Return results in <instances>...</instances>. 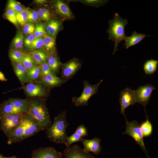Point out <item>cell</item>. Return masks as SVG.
I'll return each instance as SVG.
<instances>
[{
    "instance_id": "24",
    "label": "cell",
    "mask_w": 158,
    "mask_h": 158,
    "mask_svg": "<svg viewBox=\"0 0 158 158\" xmlns=\"http://www.w3.org/2000/svg\"><path fill=\"white\" fill-rule=\"evenodd\" d=\"M26 54L20 49L12 48L9 50L8 55L13 62L21 63L23 57Z\"/></svg>"
},
{
    "instance_id": "29",
    "label": "cell",
    "mask_w": 158,
    "mask_h": 158,
    "mask_svg": "<svg viewBox=\"0 0 158 158\" xmlns=\"http://www.w3.org/2000/svg\"><path fill=\"white\" fill-rule=\"evenodd\" d=\"M27 70L33 67L35 63L30 54H26L23 57L21 63Z\"/></svg>"
},
{
    "instance_id": "19",
    "label": "cell",
    "mask_w": 158,
    "mask_h": 158,
    "mask_svg": "<svg viewBox=\"0 0 158 158\" xmlns=\"http://www.w3.org/2000/svg\"><path fill=\"white\" fill-rule=\"evenodd\" d=\"M14 72L22 85L27 82V70L20 63L13 62Z\"/></svg>"
},
{
    "instance_id": "45",
    "label": "cell",
    "mask_w": 158,
    "mask_h": 158,
    "mask_svg": "<svg viewBox=\"0 0 158 158\" xmlns=\"http://www.w3.org/2000/svg\"><path fill=\"white\" fill-rule=\"evenodd\" d=\"M0 158H6V157L4 156L1 154H0Z\"/></svg>"
},
{
    "instance_id": "39",
    "label": "cell",
    "mask_w": 158,
    "mask_h": 158,
    "mask_svg": "<svg viewBox=\"0 0 158 158\" xmlns=\"http://www.w3.org/2000/svg\"><path fill=\"white\" fill-rule=\"evenodd\" d=\"M35 28L34 25L31 23H27L24 26L23 33L26 35H30L34 33Z\"/></svg>"
},
{
    "instance_id": "18",
    "label": "cell",
    "mask_w": 158,
    "mask_h": 158,
    "mask_svg": "<svg viewBox=\"0 0 158 158\" xmlns=\"http://www.w3.org/2000/svg\"><path fill=\"white\" fill-rule=\"evenodd\" d=\"M150 36H147L145 34L138 33L134 31L131 36L128 37L125 40V42L124 44L126 49L129 47L134 45L140 42L146 37H149Z\"/></svg>"
},
{
    "instance_id": "17",
    "label": "cell",
    "mask_w": 158,
    "mask_h": 158,
    "mask_svg": "<svg viewBox=\"0 0 158 158\" xmlns=\"http://www.w3.org/2000/svg\"><path fill=\"white\" fill-rule=\"evenodd\" d=\"M61 22L53 19L49 21L47 24L45 30L47 34L55 37L61 27Z\"/></svg>"
},
{
    "instance_id": "15",
    "label": "cell",
    "mask_w": 158,
    "mask_h": 158,
    "mask_svg": "<svg viewBox=\"0 0 158 158\" xmlns=\"http://www.w3.org/2000/svg\"><path fill=\"white\" fill-rule=\"evenodd\" d=\"M64 80L53 74L41 77L38 83L48 87H53L62 84Z\"/></svg>"
},
{
    "instance_id": "28",
    "label": "cell",
    "mask_w": 158,
    "mask_h": 158,
    "mask_svg": "<svg viewBox=\"0 0 158 158\" xmlns=\"http://www.w3.org/2000/svg\"><path fill=\"white\" fill-rule=\"evenodd\" d=\"M4 15L5 18L11 23L18 27L19 23L17 18L16 12L11 9L6 8Z\"/></svg>"
},
{
    "instance_id": "27",
    "label": "cell",
    "mask_w": 158,
    "mask_h": 158,
    "mask_svg": "<svg viewBox=\"0 0 158 158\" xmlns=\"http://www.w3.org/2000/svg\"><path fill=\"white\" fill-rule=\"evenodd\" d=\"M140 127L143 137L149 136L152 134V126L147 116L146 120L141 123Z\"/></svg>"
},
{
    "instance_id": "2",
    "label": "cell",
    "mask_w": 158,
    "mask_h": 158,
    "mask_svg": "<svg viewBox=\"0 0 158 158\" xmlns=\"http://www.w3.org/2000/svg\"><path fill=\"white\" fill-rule=\"evenodd\" d=\"M66 115V110L59 113L54 118L53 123L45 130L46 136L51 142L65 145L68 136L66 129L69 125Z\"/></svg>"
},
{
    "instance_id": "6",
    "label": "cell",
    "mask_w": 158,
    "mask_h": 158,
    "mask_svg": "<svg viewBox=\"0 0 158 158\" xmlns=\"http://www.w3.org/2000/svg\"><path fill=\"white\" fill-rule=\"evenodd\" d=\"M126 119V129L123 134H127L131 137L141 148L145 155L149 158L143 141V136L139 123L135 120L129 122Z\"/></svg>"
},
{
    "instance_id": "4",
    "label": "cell",
    "mask_w": 158,
    "mask_h": 158,
    "mask_svg": "<svg viewBox=\"0 0 158 158\" xmlns=\"http://www.w3.org/2000/svg\"><path fill=\"white\" fill-rule=\"evenodd\" d=\"M109 27L107 32L108 39L114 41V46L113 54L118 50L117 47L121 41L125 40L127 37L125 33V28L128 23L127 20L122 18L117 13H116L112 20L109 21Z\"/></svg>"
},
{
    "instance_id": "34",
    "label": "cell",
    "mask_w": 158,
    "mask_h": 158,
    "mask_svg": "<svg viewBox=\"0 0 158 158\" xmlns=\"http://www.w3.org/2000/svg\"><path fill=\"white\" fill-rule=\"evenodd\" d=\"M39 17L45 21L49 20L50 17L49 11L46 8H43L39 9L37 11Z\"/></svg>"
},
{
    "instance_id": "32",
    "label": "cell",
    "mask_w": 158,
    "mask_h": 158,
    "mask_svg": "<svg viewBox=\"0 0 158 158\" xmlns=\"http://www.w3.org/2000/svg\"><path fill=\"white\" fill-rule=\"evenodd\" d=\"M83 137L80 136L75 132L69 136H67L66 138V142L65 144L66 147H71L73 143L81 141Z\"/></svg>"
},
{
    "instance_id": "40",
    "label": "cell",
    "mask_w": 158,
    "mask_h": 158,
    "mask_svg": "<svg viewBox=\"0 0 158 158\" xmlns=\"http://www.w3.org/2000/svg\"><path fill=\"white\" fill-rule=\"evenodd\" d=\"M75 133L82 137L87 135L88 133L87 128L83 124H81L76 128Z\"/></svg>"
},
{
    "instance_id": "26",
    "label": "cell",
    "mask_w": 158,
    "mask_h": 158,
    "mask_svg": "<svg viewBox=\"0 0 158 158\" xmlns=\"http://www.w3.org/2000/svg\"><path fill=\"white\" fill-rule=\"evenodd\" d=\"M24 36L22 32L18 31L13 38L11 43L13 48L20 49L23 46Z\"/></svg>"
},
{
    "instance_id": "33",
    "label": "cell",
    "mask_w": 158,
    "mask_h": 158,
    "mask_svg": "<svg viewBox=\"0 0 158 158\" xmlns=\"http://www.w3.org/2000/svg\"><path fill=\"white\" fill-rule=\"evenodd\" d=\"M47 34L45 30V26L41 23L37 24L35 26L34 35L35 38L43 37Z\"/></svg>"
},
{
    "instance_id": "7",
    "label": "cell",
    "mask_w": 158,
    "mask_h": 158,
    "mask_svg": "<svg viewBox=\"0 0 158 158\" xmlns=\"http://www.w3.org/2000/svg\"><path fill=\"white\" fill-rule=\"evenodd\" d=\"M102 81L103 80H101L97 84L91 85L88 81H84V89L82 94L79 97L73 99L72 102L74 105L76 107L87 106L89 99L92 96L96 94Z\"/></svg>"
},
{
    "instance_id": "23",
    "label": "cell",
    "mask_w": 158,
    "mask_h": 158,
    "mask_svg": "<svg viewBox=\"0 0 158 158\" xmlns=\"http://www.w3.org/2000/svg\"><path fill=\"white\" fill-rule=\"evenodd\" d=\"M40 75V65H35L27 71V82H33L37 80Z\"/></svg>"
},
{
    "instance_id": "16",
    "label": "cell",
    "mask_w": 158,
    "mask_h": 158,
    "mask_svg": "<svg viewBox=\"0 0 158 158\" xmlns=\"http://www.w3.org/2000/svg\"><path fill=\"white\" fill-rule=\"evenodd\" d=\"M54 6L58 13L62 17L67 19L72 18V14L68 6L63 1H56Z\"/></svg>"
},
{
    "instance_id": "25",
    "label": "cell",
    "mask_w": 158,
    "mask_h": 158,
    "mask_svg": "<svg viewBox=\"0 0 158 158\" xmlns=\"http://www.w3.org/2000/svg\"><path fill=\"white\" fill-rule=\"evenodd\" d=\"M158 61L152 59L147 60L143 65V69L146 74H152L156 71Z\"/></svg>"
},
{
    "instance_id": "22",
    "label": "cell",
    "mask_w": 158,
    "mask_h": 158,
    "mask_svg": "<svg viewBox=\"0 0 158 158\" xmlns=\"http://www.w3.org/2000/svg\"><path fill=\"white\" fill-rule=\"evenodd\" d=\"M46 62L54 75L58 72L62 64L57 56L54 54L48 55Z\"/></svg>"
},
{
    "instance_id": "42",
    "label": "cell",
    "mask_w": 158,
    "mask_h": 158,
    "mask_svg": "<svg viewBox=\"0 0 158 158\" xmlns=\"http://www.w3.org/2000/svg\"><path fill=\"white\" fill-rule=\"evenodd\" d=\"M7 80L4 74L0 71V80L1 81H6Z\"/></svg>"
},
{
    "instance_id": "11",
    "label": "cell",
    "mask_w": 158,
    "mask_h": 158,
    "mask_svg": "<svg viewBox=\"0 0 158 158\" xmlns=\"http://www.w3.org/2000/svg\"><path fill=\"white\" fill-rule=\"evenodd\" d=\"M63 158H96L90 152L86 153L78 145L66 147L63 151Z\"/></svg>"
},
{
    "instance_id": "44",
    "label": "cell",
    "mask_w": 158,
    "mask_h": 158,
    "mask_svg": "<svg viewBox=\"0 0 158 158\" xmlns=\"http://www.w3.org/2000/svg\"><path fill=\"white\" fill-rule=\"evenodd\" d=\"M6 158H17V157L15 156H13L11 157H6Z\"/></svg>"
},
{
    "instance_id": "21",
    "label": "cell",
    "mask_w": 158,
    "mask_h": 158,
    "mask_svg": "<svg viewBox=\"0 0 158 158\" xmlns=\"http://www.w3.org/2000/svg\"><path fill=\"white\" fill-rule=\"evenodd\" d=\"M30 54L35 63L38 65L46 61L48 56L47 53L41 49L33 51Z\"/></svg>"
},
{
    "instance_id": "5",
    "label": "cell",
    "mask_w": 158,
    "mask_h": 158,
    "mask_svg": "<svg viewBox=\"0 0 158 158\" xmlns=\"http://www.w3.org/2000/svg\"><path fill=\"white\" fill-rule=\"evenodd\" d=\"M25 113L0 115V129L7 137L18 127Z\"/></svg>"
},
{
    "instance_id": "43",
    "label": "cell",
    "mask_w": 158,
    "mask_h": 158,
    "mask_svg": "<svg viewBox=\"0 0 158 158\" xmlns=\"http://www.w3.org/2000/svg\"><path fill=\"white\" fill-rule=\"evenodd\" d=\"M47 2L45 0H35L34 2L39 4H42L45 3Z\"/></svg>"
},
{
    "instance_id": "12",
    "label": "cell",
    "mask_w": 158,
    "mask_h": 158,
    "mask_svg": "<svg viewBox=\"0 0 158 158\" xmlns=\"http://www.w3.org/2000/svg\"><path fill=\"white\" fill-rule=\"evenodd\" d=\"M24 88L27 94L30 97H44L48 93V91L46 88L38 82L29 83Z\"/></svg>"
},
{
    "instance_id": "37",
    "label": "cell",
    "mask_w": 158,
    "mask_h": 158,
    "mask_svg": "<svg viewBox=\"0 0 158 158\" xmlns=\"http://www.w3.org/2000/svg\"><path fill=\"white\" fill-rule=\"evenodd\" d=\"M108 0H85L82 1L81 2L87 4L98 7L105 4Z\"/></svg>"
},
{
    "instance_id": "38",
    "label": "cell",
    "mask_w": 158,
    "mask_h": 158,
    "mask_svg": "<svg viewBox=\"0 0 158 158\" xmlns=\"http://www.w3.org/2000/svg\"><path fill=\"white\" fill-rule=\"evenodd\" d=\"M39 16L37 11L35 10H29L28 16V21L30 23L36 22L38 19Z\"/></svg>"
},
{
    "instance_id": "31",
    "label": "cell",
    "mask_w": 158,
    "mask_h": 158,
    "mask_svg": "<svg viewBox=\"0 0 158 158\" xmlns=\"http://www.w3.org/2000/svg\"><path fill=\"white\" fill-rule=\"evenodd\" d=\"M29 10L24 8L23 11L19 13H16L17 18L19 24L24 26L27 23L28 16Z\"/></svg>"
},
{
    "instance_id": "1",
    "label": "cell",
    "mask_w": 158,
    "mask_h": 158,
    "mask_svg": "<svg viewBox=\"0 0 158 158\" xmlns=\"http://www.w3.org/2000/svg\"><path fill=\"white\" fill-rule=\"evenodd\" d=\"M45 130L27 112L24 114L19 125L8 138L7 143H18Z\"/></svg>"
},
{
    "instance_id": "36",
    "label": "cell",
    "mask_w": 158,
    "mask_h": 158,
    "mask_svg": "<svg viewBox=\"0 0 158 158\" xmlns=\"http://www.w3.org/2000/svg\"><path fill=\"white\" fill-rule=\"evenodd\" d=\"M40 77L49 74H54L46 61L40 65Z\"/></svg>"
},
{
    "instance_id": "35",
    "label": "cell",
    "mask_w": 158,
    "mask_h": 158,
    "mask_svg": "<svg viewBox=\"0 0 158 158\" xmlns=\"http://www.w3.org/2000/svg\"><path fill=\"white\" fill-rule=\"evenodd\" d=\"M43 46V41L42 37L35 38L29 48L31 50L34 51L42 48Z\"/></svg>"
},
{
    "instance_id": "41",
    "label": "cell",
    "mask_w": 158,
    "mask_h": 158,
    "mask_svg": "<svg viewBox=\"0 0 158 158\" xmlns=\"http://www.w3.org/2000/svg\"><path fill=\"white\" fill-rule=\"evenodd\" d=\"M35 39V38L34 35H29L24 40V43L25 46L26 47L29 48Z\"/></svg>"
},
{
    "instance_id": "14",
    "label": "cell",
    "mask_w": 158,
    "mask_h": 158,
    "mask_svg": "<svg viewBox=\"0 0 158 158\" xmlns=\"http://www.w3.org/2000/svg\"><path fill=\"white\" fill-rule=\"evenodd\" d=\"M101 141V139L98 138H95L91 139L83 138L81 142L84 147L83 150L85 152H91L94 154L98 155L102 150Z\"/></svg>"
},
{
    "instance_id": "20",
    "label": "cell",
    "mask_w": 158,
    "mask_h": 158,
    "mask_svg": "<svg viewBox=\"0 0 158 158\" xmlns=\"http://www.w3.org/2000/svg\"><path fill=\"white\" fill-rule=\"evenodd\" d=\"M43 46L46 52L51 54L55 50V37L46 34L43 37Z\"/></svg>"
},
{
    "instance_id": "3",
    "label": "cell",
    "mask_w": 158,
    "mask_h": 158,
    "mask_svg": "<svg viewBox=\"0 0 158 158\" xmlns=\"http://www.w3.org/2000/svg\"><path fill=\"white\" fill-rule=\"evenodd\" d=\"M27 112L45 130L51 124V121L45 101L40 98H34L28 100Z\"/></svg>"
},
{
    "instance_id": "10",
    "label": "cell",
    "mask_w": 158,
    "mask_h": 158,
    "mask_svg": "<svg viewBox=\"0 0 158 158\" xmlns=\"http://www.w3.org/2000/svg\"><path fill=\"white\" fill-rule=\"evenodd\" d=\"M63 155L53 147H40L33 150L31 158H63Z\"/></svg>"
},
{
    "instance_id": "30",
    "label": "cell",
    "mask_w": 158,
    "mask_h": 158,
    "mask_svg": "<svg viewBox=\"0 0 158 158\" xmlns=\"http://www.w3.org/2000/svg\"><path fill=\"white\" fill-rule=\"evenodd\" d=\"M6 8L11 9L16 13L21 12L25 8L17 1L14 0L8 1Z\"/></svg>"
},
{
    "instance_id": "13",
    "label": "cell",
    "mask_w": 158,
    "mask_h": 158,
    "mask_svg": "<svg viewBox=\"0 0 158 158\" xmlns=\"http://www.w3.org/2000/svg\"><path fill=\"white\" fill-rule=\"evenodd\" d=\"M61 67V77L67 80L79 70L81 64L76 59L71 60L63 64Z\"/></svg>"
},
{
    "instance_id": "8",
    "label": "cell",
    "mask_w": 158,
    "mask_h": 158,
    "mask_svg": "<svg viewBox=\"0 0 158 158\" xmlns=\"http://www.w3.org/2000/svg\"><path fill=\"white\" fill-rule=\"evenodd\" d=\"M121 113L125 117V111L129 106L134 105L136 102L135 90L127 87L121 91L119 94Z\"/></svg>"
},
{
    "instance_id": "9",
    "label": "cell",
    "mask_w": 158,
    "mask_h": 158,
    "mask_svg": "<svg viewBox=\"0 0 158 158\" xmlns=\"http://www.w3.org/2000/svg\"><path fill=\"white\" fill-rule=\"evenodd\" d=\"M156 88L152 84L140 86L135 90L136 102L145 107L148 103L153 90Z\"/></svg>"
}]
</instances>
